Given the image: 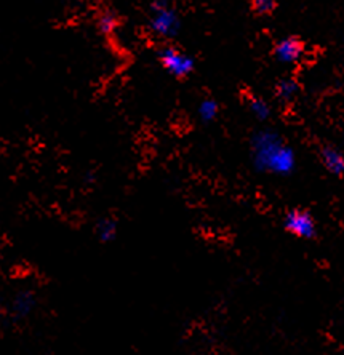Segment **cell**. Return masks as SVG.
I'll return each mask as SVG.
<instances>
[{
	"label": "cell",
	"mask_w": 344,
	"mask_h": 355,
	"mask_svg": "<svg viewBox=\"0 0 344 355\" xmlns=\"http://www.w3.org/2000/svg\"><path fill=\"white\" fill-rule=\"evenodd\" d=\"M95 234H96V239L100 240L101 243L114 242V240L117 239V234H119L117 221L112 218L98 219L95 224Z\"/></svg>",
	"instance_id": "obj_7"
},
{
	"label": "cell",
	"mask_w": 344,
	"mask_h": 355,
	"mask_svg": "<svg viewBox=\"0 0 344 355\" xmlns=\"http://www.w3.org/2000/svg\"><path fill=\"white\" fill-rule=\"evenodd\" d=\"M303 55V46L296 39H285L275 46V58L282 62H296Z\"/></svg>",
	"instance_id": "obj_6"
},
{
	"label": "cell",
	"mask_w": 344,
	"mask_h": 355,
	"mask_svg": "<svg viewBox=\"0 0 344 355\" xmlns=\"http://www.w3.org/2000/svg\"><path fill=\"white\" fill-rule=\"evenodd\" d=\"M296 93H298V83L295 80L286 79L277 85V96L284 101H291L296 96Z\"/></svg>",
	"instance_id": "obj_11"
},
{
	"label": "cell",
	"mask_w": 344,
	"mask_h": 355,
	"mask_svg": "<svg viewBox=\"0 0 344 355\" xmlns=\"http://www.w3.org/2000/svg\"><path fill=\"white\" fill-rule=\"evenodd\" d=\"M117 26H119V19H117L116 15L111 13V12L103 13L101 17L98 18V29H100L101 33L106 34V35L112 34L114 31L117 29Z\"/></svg>",
	"instance_id": "obj_10"
},
{
	"label": "cell",
	"mask_w": 344,
	"mask_h": 355,
	"mask_svg": "<svg viewBox=\"0 0 344 355\" xmlns=\"http://www.w3.org/2000/svg\"><path fill=\"white\" fill-rule=\"evenodd\" d=\"M218 111V103L213 101V99H203V101L199 104V117L203 120V122H212L213 119H216Z\"/></svg>",
	"instance_id": "obj_9"
},
{
	"label": "cell",
	"mask_w": 344,
	"mask_h": 355,
	"mask_svg": "<svg viewBox=\"0 0 344 355\" xmlns=\"http://www.w3.org/2000/svg\"><path fill=\"white\" fill-rule=\"evenodd\" d=\"M284 226L290 234L300 239H311L316 234L314 218L303 210H291L286 213Z\"/></svg>",
	"instance_id": "obj_4"
},
{
	"label": "cell",
	"mask_w": 344,
	"mask_h": 355,
	"mask_svg": "<svg viewBox=\"0 0 344 355\" xmlns=\"http://www.w3.org/2000/svg\"><path fill=\"white\" fill-rule=\"evenodd\" d=\"M275 7V0H253L255 12L259 15L270 13Z\"/></svg>",
	"instance_id": "obj_13"
},
{
	"label": "cell",
	"mask_w": 344,
	"mask_h": 355,
	"mask_svg": "<svg viewBox=\"0 0 344 355\" xmlns=\"http://www.w3.org/2000/svg\"><path fill=\"white\" fill-rule=\"evenodd\" d=\"M250 111L257 119L259 120H266L270 114V107L269 104L264 101L261 98H252L250 99Z\"/></svg>",
	"instance_id": "obj_12"
},
{
	"label": "cell",
	"mask_w": 344,
	"mask_h": 355,
	"mask_svg": "<svg viewBox=\"0 0 344 355\" xmlns=\"http://www.w3.org/2000/svg\"><path fill=\"white\" fill-rule=\"evenodd\" d=\"M253 164L258 170L274 175H289L293 171L295 153L274 132H259L252 139Z\"/></svg>",
	"instance_id": "obj_1"
},
{
	"label": "cell",
	"mask_w": 344,
	"mask_h": 355,
	"mask_svg": "<svg viewBox=\"0 0 344 355\" xmlns=\"http://www.w3.org/2000/svg\"><path fill=\"white\" fill-rule=\"evenodd\" d=\"M149 28L159 37H171V35L178 33V15L170 7L169 0H154L153 5H150Z\"/></svg>",
	"instance_id": "obj_2"
},
{
	"label": "cell",
	"mask_w": 344,
	"mask_h": 355,
	"mask_svg": "<svg viewBox=\"0 0 344 355\" xmlns=\"http://www.w3.org/2000/svg\"><path fill=\"white\" fill-rule=\"evenodd\" d=\"M34 307L35 296L33 291H18V293L13 296L12 304H10V315H12L15 320H23V318L28 317L31 312L34 311Z\"/></svg>",
	"instance_id": "obj_5"
},
{
	"label": "cell",
	"mask_w": 344,
	"mask_h": 355,
	"mask_svg": "<svg viewBox=\"0 0 344 355\" xmlns=\"http://www.w3.org/2000/svg\"><path fill=\"white\" fill-rule=\"evenodd\" d=\"M322 162H324L325 168L330 171L332 175L341 176L344 175V155L340 150L327 148L322 150Z\"/></svg>",
	"instance_id": "obj_8"
},
{
	"label": "cell",
	"mask_w": 344,
	"mask_h": 355,
	"mask_svg": "<svg viewBox=\"0 0 344 355\" xmlns=\"http://www.w3.org/2000/svg\"><path fill=\"white\" fill-rule=\"evenodd\" d=\"M160 62H162L166 72H170L175 77H180V79L191 74L192 69H194V60L182 53V51L173 49V46H166L160 51Z\"/></svg>",
	"instance_id": "obj_3"
}]
</instances>
